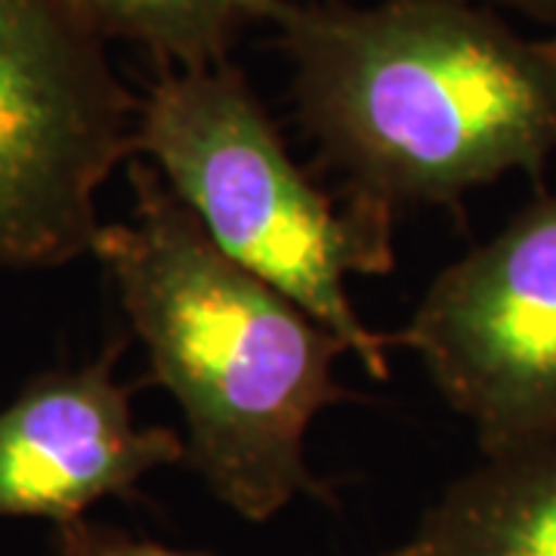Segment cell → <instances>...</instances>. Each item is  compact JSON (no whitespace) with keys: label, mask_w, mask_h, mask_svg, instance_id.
Masks as SVG:
<instances>
[{"label":"cell","mask_w":556,"mask_h":556,"mask_svg":"<svg viewBox=\"0 0 556 556\" xmlns=\"http://www.w3.org/2000/svg\"><path fill=\"white\" fill-rule=\"evenodd\" d=\"M291 97L343 192L393 214L448 207L556 159V35L477 0H276Z\"/></svg>","instance_id":"6da1fadb"},{"label":"cell","mask_w":556,"mask_h":556,"mask_svg":"<svg viewBox=\"0 0 556 556\" xmlns=\"http://www.w3.org/2000/svg\"><path fill=\"white\" fill-rule=\"evenodd\" d=\"M130 217L102 223L93 257L130 338L182 415L186 467L223 507L269 522L294 497L331 501L306 464V433L353 399L334 378L350 346L219 251L161 174L134 159Z\"/></svg>","instance_id":"7a4b0ae2"},{"label":"cell","mask_w":556,"mask_h":556,"mask_svg":"<svg viewBox=\"0 0 556 556\" xmlns=\"http://www.w3.org/2000/svg\"><path fill=\"white\" fill-rule=\"evenodd\" d=\"M134 159L159 170L226 257L343 338L371 378L390 380L387 334L362 321L350 278L396 269V214L321 189L236 62L159 72L139 97Z\"/></svg>","instance_id":"3957f363"},{"label":"cell","mask_w":556,"mask_h":556,"mask_svg":"<svg viewBox=\"0 0 556 556\" xmlns=\"http://www.w3.org/2000/svg\"><path fill=\"white\" fill-rule=\"evenodd\" d=\"M137 112L78 0H0V266L93 254L100 192L134 161Z\"/></svg>","instance_id":"277c9868"},{"label":"cell","mask_w":556,"mask_h":556,"mask_svg":"<svg viewBox=\"0 0 556 556\" xmlns=\"http://www.w3.org/2000/svg\"><path fill=\"white\" fill-rule=\"evenodd\" d=\"M387 343L417 356L479 455L556 437V189L439 269Z\"/></svg>","instance_id":"5b68a950"},{"label":"cell","mask_w":556,"mask_h":556,"mask_svg":"<svg viewBox=\"0 0 556 556\" xmlns=\"http://www.w3.org/2000/svg\"><path fill=\"white\" fill-rule=\"evenodd\" d=\"M127 338L100 356L40 371L0 408V519L68 526L105 497L137 495L161 467L186 464L174 427H137L134 383L115 368Z\"/></svg>","instance_id":"8992f818"},{"label":"cell","mask_w":556,"mask_h":556,"mask_svg":"<svg viewBox=\"0 0 556 556\" xmlns=\"http://www.w3.org/2000/svg\"><path fill=\"white\" fill-rule=\"evenodd\" d=\"M371 556H556V437L482 455L412 535Z\"/></svg>","instance_id":"52a82bcc"},{"label":"cell","mask_w":556,"mask_h":556,"mask_svg":"<svg viewBox=\"0 0 556 556\" xmlns=\"http://www.w3.org/2000/svg\"><path fill=\"white\" fill-rule=\"evenodd\" d=\"M102 38L146 50L159 72L229 60L239 35L276 0H78Z\"/></svg>","instance_id":"ba28073f"},{"label":"cell","mask_w":556,"mask_h":556,"mask_svg":"<svg viewBox=\"0 0 556 556\" xmlns=\"http://www.w3.org/2000/svg\"><path fill=\"white\" fill-rule=\"evenodd\" d=\"M50 556H214L207 551H179L152 538H137L100 522H68L56 526Z\"/></svg>","instance_id":"9c48e42d"},{"label":"cell","mask_w":556,"mask_h":556,"mask_svg":"<svg viewBox=\"0 0 556 556\" xmlns=\"http://www.w3.org/2000/svg\"><path fill=\"white\" fill-rule=\"evenodd\" d=\"M492 10H507L538 25H556V0H477Z\"/></svg>","instance_id":"30bf717a"}]
</instances>
